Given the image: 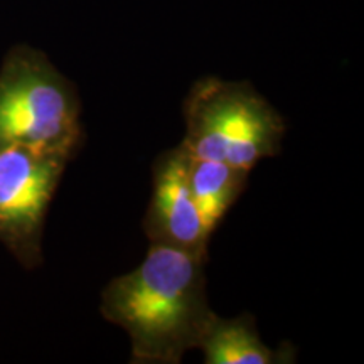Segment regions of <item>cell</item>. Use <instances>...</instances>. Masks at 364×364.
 Masks as SVG:
<instances>
[{"label":"cell","instance_id":"6da1fadb","mask_svg":"<svg viewBox=\"0 0 364 364\" xmlns=\"http://www.w3.org/2000/svg\"><path fill=\"white\" fill-rule=\"evenodd\" d=\"M209 257L150 243L144 262L103 289L100 312L122 327L134 364H179L215 318L208 300Z\"/></svg>","mask_w":364,"mask_h":364},{"label":"cell","instance_id":"7a4b0ae2","mask_svg":"<svg viewBox=\"0 0 364 364\" xmlns=\"http://www.w3.org/2000/svg\"><path fill=\"white\" fill-rule=\"evenodd\" d=\"M186 135L179 144L191 157L253 171L280 152L285 122L248 81L215 76L196 81L182 103Z\"/></svg>","mask_w":364,"mask_h":364},{"label":"cell","instance_id":"3957f363","mask_svg":"<svg viewBox=\"0 0 364 364\" xmlns=\"http://www.w3.org/2000/svg\"><path fill=\"white\" fill-rule=\"evenodd\" d=\"M80 115L76 88L44 54L24 46L9 54L0 70V149L71 159L83 139Z\"/></svg>","mask_w":364,"mask_h":364},{"label":"cell","instance_id":"277c9868","mask_svg":"<svg viewBox=\"0 0 364 364\" xmlns=\"http://www.w3.org/2000/svg\"><path fill=\"white\" fill-rule=\"evenodd\" d=\"M70 157L0 149V241L27 268L39 265L46 215Z\"/></svg>","mask_w":364,"mask_h":364},{"label":"cell","instance_id":"5b68a950","mask_svg":"<svg viewBox=\"0 0 364 364\" xmlns=\"http://www.w3.org/2000/svg\"><path fill=\"white\" fill-rule=\"evenodd\" d=\"M189 154L181 145L167 150L154 164L152 198L142 220L150 243L166 245L209 257L211 236L189 188Z\"/></svg>","mask_w":364,"mask_h":364},{"label":"cell","instance_id":"8992f818","mask_svg":"<svg viewBox=\"0 0 364 364\" xmlns=\"http://www.w3.org/2000/svg\"><path fill=\"white\" fill-rule=\"evenodd\" d=\"M198 349L206 364H287L295 361L290 344L272 349L258 336L252 314L223 318L216 314L204 331Z\"/></svg>","mask_w":364,"mask_h":364},{"label":"cell","instance_id":"52a82bcc","mask_svg":"<svg viewBox=\"0 0 364 364\" xmlns=\"http://www.w3.org/2000/svg\"><path fill=\"white\" fill-rule=\"evenodd\" d=\"M188 179L204 228L208 235L213 236L228 211L247 189L250 171L226 162L189 156Z\"/></svg>","mask_w":364,"mask_h":364}]
</instances>
